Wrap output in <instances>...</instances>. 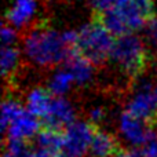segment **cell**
I'll list each match as a JSON object with an SVG mask.
<instances>
[{"mask_svg":"<svg viewBox=\"0 0 157 157\" xmlns=\"http://www.w3.org/2000/svg\"><path fill=\"white\" fill-rule=\"evenodd\" d=\"M26 55L41 66H50L59 63L71 54L63 36L47 26H36L25 39Z\"/></svg>","mask_w":157,"mask_h":157,"instance_id":"cell-1","label":"cell"},{"mask_svg":"<svg viewBox=\"0 0 157 157\" xmlns=\"http://www.w3.org/2000/svg\"><path fill=\"white\" fill-rule=\"evenodd\" d=\"M114 40L116 37L101 22L92 19L91 24L84 25L77 32V40L71 50L88 59L92 65H102L110 58Z\"/></svg>","mask_w":157,"mask_h":157,"instance_id":"cell-2","label":"cell"},{"mask_svg":"<svg viewBox=\"0 0 157 157\" xmlns=\"http://www.w3.org/2000/svg\"><path fill=\"white\" fill-rule=\"evenodd\" d=\"M110 59L119 65L128 77H138L145 72L149 63V52L144 41L132 33L116 37L110 52Z\"/></svg>","mask_w":157,"mask_h":157,"instance_id":"cell-3","label":"cell"},{"mask_svg":"<svg viewBox=\"0 0 157 157\" xmlns=\"http://www.w3.org/2000/svg\"><path fill=\"white\" fill-rule=\"evenodd\" d=\"M97 128L92 123H72L63 131V153L71 157H83L91 146Z\"/></svg>","mask_w":157,"mask_h":157,"instance_id":"cell-4","label":"cell"},{"mask_svg":"<svg viewBox=\"0 0 157 157\" xmlns=\"http://www.w3.org/2000/svg\"><path fill=\"white\" fill-rule=\"evenodd\" d=\"M120 131L130 144L141 146L156 141V131L149 127L147 123L138 117L132 116L128 112H124L120 119Z\"/></svg>","mask_w":157,"mask_h":157,"instance_id":"cell-5","label":"cell"},{"mask_svg":"<svg viewBox=\"0 0 157 157\" xmlns=\"http://www.w3.org/2000/svg\"><path fill=\"white\" fill-rule=\"evenodd\" d=\"M128 113L138 119L144 120L149 125L155 124L157 121V95L156 92H152L149 87L142 88L139 94L134 97V99L130 102L127 109Z\"/></svg>","mask_w":157,"mask_h":157,"instance_id":"cell-6","label":"cell"},{"mask_svg":"<svg viewBox=\"0 0 157 157\" xmlns=\"http://www.w3.org/2000/svg\"><path fill=\"white\" fill-rule=\"evenodd\" d=\"M72 123H75V110L72 105L63 98L54 95L48 114L44 120H41V127L62 131L63 127H69Z\"/></svg>","mask_w":157,"mask_h":157,"instance_id":"cell-7","label":"cell"},{"mask_svg":"<svg viewBox=\"0 0 157 157\" xmlns=\"http://www.w3.org/2000/svg\"><path fill=\"white\" fill-rule=\"evenodd\" d=\"M41 130L40 119L32 114L29 110H24L7 128L8 139H26L32 138Z\"/></svg>","mask_w":157,"mask_h":157,"instance_id":"cell-8","label":"cell"},{"mask_svg":"<svg viewBox=\"0 0 157 157\" xmlns=\"http://www.w3.org/2000/svg\"><path fill=\"white\" fill-rule=\"evenodd\" d=\"M112 8H113L114 14L120 18V21L125 25L130 33L142 28L144 24H146V19L142 15L135 0H116Z\"/></svg>","mask_w":157,"mask_h":157,"instance_id":"cell-9","label":"cell"},{"mask_svg":"<svg viewBox=\"0 0 157 157\" xmlns=\"http://www.w3.org/2000/svg\"><path fill=\"white\" fill-rule=\"evenodd\" d=\"M120 147L116 138L101 130H95L90 152L94 157H116Z\"/></svg>","mask_w":157,"mask_h":157,"instance_id":"cell-10","label":"cell"},{"mask_svg":"<svg viewBox=\"0 0 157 157\" xmlns=\"http://www.w3.org/2000/svg\"><path fill=\"white\" fill-rule=\"evenodd\" d=\"M66 71L73 77V81H76L77 84L88 83L92 77V63L72 50L66 58Z\"/></svg>","mask_w":157,"mask_h":157,"instance_id":"cell-11","label":"cell"},{"mask_svg":"<svg viewBox=\"0 0 157 157\" xmlns=\"http://www.w3.org/2000/svg\"><path fill=\"white\" fill-rule=\"evenodd\" d=\"M54 95L51 91H47L44 88H35L28 97V110L32 114H35L37 119L44 120L48 114L50 105Z\"/></svg>","mask_w":157,"mask_h":157,"instance_id":"cell-12","label":"cell"},{"mask_svg":"<svg viewBox=\"0 0 157 157\" xmlns=\"http://www.w3.org/2000/svg\"><path fill=\"white\" fill-rule=\"evenodd\" d=\"M37 144L40 149L48 150L54 155H59L63 150V132L61 130L41 127L37 134Z\"/></svg>","mask_w":157,"mask_h":157,"instance_id":"cell-13","label":"cell"},{"mask_svg":"<svg viewBox=\"0 0 157 157\" xmlns=\"http://www.w3.org/2000/svg\"><path fill=\"white\" fill-rule=\"evenodd\" d=\"M36 10L35 0H17L15 6L7 13V19L14 26H22Z\"/></svg>","mask_w":157,"mask_h":157,"instance_id":"cell-14","label":"cell"},{"mask_svg":"<svg viewBox=\"0 0 157 157\" xmlns=\"http://www.w3.org/2000/svg\"><path fill=\"white\" fill-rule=\"evenodd\" d=\"M19 59V51L14 48L13 46H3L2 50V69L3 76L6 80H8L13 76Z\"/></svg>","mask_w":157,"mask_h":157,"instance_id":"cell-15","label":"cell"},{"mask_svg":"<svg viewBox=\"0 0 157 157\" xmlns=\"http://www.w3.org/2000/svg\"><path fill=\"white\" fill-rule=\"evenodd\" d=\"M24 112V108L13 99H6L2 106V130L6 131L8 125Z\"/></svg>","mask_w":157,"mask_h":157,"instance_id":"cell-16","label":"cell"},{"mask_svg":"<svg viewBox=\"0 0 157 157\" xmlns=\"http://www.w3.org/2000/svg\"><path fill=\"white\" fill-rule=\"evenodd\" d=\"M72 81H73V77L68 71H61L52 77L51 83H50V91L52 95L61 97L69 90Z\"/></svg>","mask_w":157,"mask_h":157,"instance_id":"cell-17","label":"cell"},{"mask_svg":"<svg viewBox=\"0 0 157 157\" xmlns=\"http://www.w3.org/2000/svg\"><path fill=\"white\" fill-rule=\"evenodd\" d=\"M4 155L8 157H30L32 152L29 149V145L24 139H8Z\"/></svg>","mask_w":157,"mask_h":157,"instance_id":"cell-18","label":"cell"},{"mask_svg":"<svg viewBox=\"0 0 157 157\" xmlns=\"http://www.w3.org/2000/svg\"><path fill=\"white\" fill-rule=\"evenodd\" d=\"M145 36H146V39L150 41V44L157 46V18L156 17L146 22V26H145Z\"/></svg>","mask_w":157,"mask_h":157,"instance_id":"cell-19","label":"cell"},{"mask_svg":"<svg viewBox=\"0 0 157 157\" xmlns=\"http://www.w3.org/2000/svg\"><path fill=\"white\" fill-rule=\"evenodd\" d=\"M2 40H3V46H11L15 40V32L11 29V26L3 25L2 28Z\"/></svg>","mask_w":157,"mask_h":157,"instance_id":"cell-20","label":"cell"},{"mask_svg":"<svg viewBox=\"0 0 157 157\" xmlns=\"http://www.w3.org/2000/svg\"><path fill=\"white\" fill-rule=\"evenodd\" d=\"M90 3L94 7V11H105L113 7L116 0H90Z\"/></svg>","mask_w":157,"mask_h":157,"instance_id":"cell-21","label":"cell"},{"mask_svg":"<svg viewBox=\"0 0 157 157\" xmlns=\"http://www.w3.org/2000/svg\"><path fill=\"white\" fill-rule=\"evenodd\" d=\"M116 157H145V150H139V149H120Z\"/></svg>","mask_w":157,"mask_h":157,"instance_id":"cell-22","label":"cell"},{"mask_svg":"<svg viewBox=\"0 0 157 157\" xmlns=\"http://www.w3.org/2000/svg\"><path fill=\"white\" fill-rule=\"evenodd\" d=\"M103 117H105V113H103V110L99 109V108L92 109V110L90 112V120H91V123L94 125H97V127H98V124L103 120Z\"/></svg>","mask_w":157,"mask_h":157,"instance_id":"cell-23","label":"cell"},{"mask_svg":"<svg viewBox=\"0 0 157 157\" xmlns=\"http://www.w3.org/2000/svg\"><path fill=\"white\" fill-rule=\"evenodd\" d=\"M145 157H157V141H153L146 145Z\"/></svg>","mask_w":157,"mask_h":157,"instance_id":"cell-24","label":"cell"},{"mask_svg":"<svg viewBox=\"0 0 157 157\" xmlns=\"http://www.w3.org/2000/svg\"><path fill=\"white\" fill-rule=\"evenodd\" d=\"M30 157H58V155H54V153L48 152V150L40 149V150H37V152H33Z\"/></svg>","mask_w":157,"mask_h":157,"instance_id":"cell-25","label":"cell"},{"mask_svg":"<svg viewBox=\"0 0 157 157\" xmlns=\"http://www.w3.org/2000/svg\"><path fill=\"white\" fill-rule=\"evenodd\" d=\"M58 157H71V156H68L66 153H59V155H58Z\"/></svg>","mask_w":157,"mask_h":157,"instance_id":"cell-26","label":"cell"},{"mask_svg":"<svg viewBox=\"0 0 157 157\" xmlns=\"http://www.w3.org/2000/svg\"><path fill=\"white\" fill-rule=\"evenodd\" d=\"M155 92H156V95H157V88H156V91H155Z\"/></svg>","mask_w":157,"mask_h":157,"instance_id":"cell-27","label":"cell"}]
</instances>
